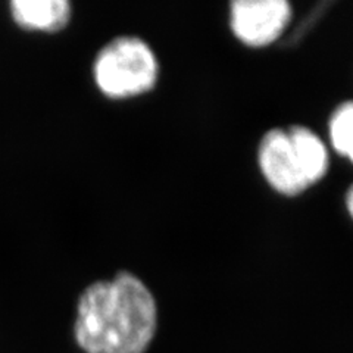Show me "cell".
<instances>
[{
	"label": "cell",
	"mask_w": 353,
	"mask_h": 353,
	"mask_svg": "<svg viewBox=\"0 0 353 353\" xmlns=\"http://www.w3.org/2000/svg\"><path fill=\"white\" fill-rule=\"evenodd\" d=\"M158 328V305L131 272L87 285L79 297L74 339L84 353H145Z\"/></svg>",
	"instance_id": "1"
},
{
	"label": "cell",
	"mask_w": 353,
	"mask_h": 353,
	"mask_svg": "<svg viewBox=\"0 0 353 353\" xmlns=\"http://www.w3.org/2000/svg\"><path fill=\"white\" fill-rule=\"evenodd\" d=\"M258 161L263 179L275 192L289 197L299 196L321 181L330 165L324 141L303 125L265 132Z\"/></svg>",
	"instance_id": "2"
},
{
	"label": "cell",
	"mask_w": 353,
	"mask_h": 353,
	"mask_svg": "<svg viewBox=\"0 0 353 353\" xmlns=\"http://www.w3.org/2000/svg\"><path fill=\"white\" fill-rule=\"evenodd\" d=\"M99 90L110 99L145 94L157 85L159 65L149 44L139 37H117L97 53L93 66Z\"/></svg>",
	"instance_id": "3"
},
{
	"label": "cell",
	"mask_w": 353,
	"mask_h": 353,
	"mask_svg": "<svg viewBox=\"0 0 353 353\" xmlns=\"http://www.w3.org/2000/svg\"><path fill=\"white\" fill-rule=\"evenodd\" d=\"M292 19L285 0H237L230 8V26L246 46L265 48L277 40Z\"/></svg>",
	"instance_id": "4"
},
{
	"label": "cell",
	"mask_w": 353,
	"mask_h": 353,
	"mask_svg": "<svg viewBox=\"0 0 353 353\" xmlns=\"http://www.w3.org/2000/svg\"><path fill=\"white\" fill-rule=\"evenodd\" d=\"M10 9L19 27L48 32L66 27L72 15V6L66 0H15Z\"/></svg>",
	"instance_id": "5"
},
{
	"label": "cell",
	"mask_w": 353,
	"mask_h": 353,
	"mask_svg": "<svg viewBox=\"0 0 353 353\" xmlns=\"http://www.w3.org/2000/svg\"><path fill=\"white\" fill-rule=\"evenodd\" d=\"M330 139L334 150L347 159L353 157V141H352V128H353V103L350 101L343 102L337 106V109L330 118Z\"/></svg>",
	"instance_id": "6"
},
{
	"label": "cell",
	"mask_w": 353,
	"mask_h": 353,
	"mask_svg": "<svg viewBox=\"0 0 353 353\" xmlns=\"http://www.w3.org/2000/svg\"><path fill=\"white\" fill-rule=\"evenodd\" d=\"M352 202H353V196H352V187L347 190V194H346V205H347V211L349 214L353 212V208H352Z\"/></svg>",
	"instance_id": "7"
}]
</instances>
